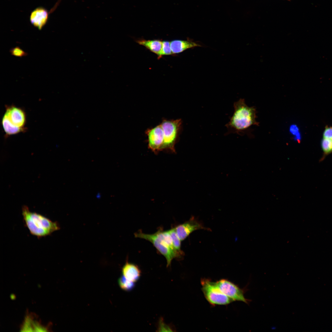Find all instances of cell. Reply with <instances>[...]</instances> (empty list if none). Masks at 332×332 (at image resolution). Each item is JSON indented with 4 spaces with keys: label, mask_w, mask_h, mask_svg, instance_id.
<instances>
[{
    "label": "cell",
    "mask_w": 332,
    "mask_h": 332,
    "mask_svg": "<svg viewBox=\"0 0 332 332\" xmlns=\"http://www.w3.org/2000/svg\"><path fill=\"white\" fill-rule=\"evenodd\" d=\"M145 133L147 136L148 147L155 152L162 150L164 136L160 124L148 129Z\"/></svg>",
    "instance_id": "obj_7"
},
{
    "label": "cell",
    "mask_w": 332,
    "mask_h": 332,
    "mask_svg": "<svg viewBox=\"0 0 332 332\" xmlns=\"http://www.w3.org/2000/svg\"><path fill=\"white\" fill-rule=\"evenodd\" d=\"M170 46L172 54L182 52L189 49L201 46L199 43L190 39L174 40L170 42Z\"/></svg>",
    "instance_id": "obj_11"
},
{
    "label": "cell",
    "mask_w": 332,
    "mask_h": 332,
    "mask_svg": "<svg viewBox=\"0 0 332 332\" xmlns=\"http://www.w3.org/2000/svg\"><path fill=\"white\" fill-rule=\"evenodd\" d=\"M44 7H39L36 8L31 13L30 20L31 23L35 27L41 30L48 22L50 13Z\"/></svg>",
    "instance_id": "obj_10"
},
{
    "label": "cell",
    "mask_w": 332,
    "mask_h": 332,
    "mask_svg": "<svg viewBox=\"0 0 332 332\" xmlns=\"http://www.w3.org/2000/svg\"><path fill=\"white\" fill-rule=\"evenodd\" d=\"M122 275L128 279L134 282L137 281L141 275L138 267L127 261L122 269Z\"/></svg>",
    "instance_id": "obj_12"
},
{
    "label": "cell",
    "mask_w": 332,
    "mask_h": 332,
    "mask_svg": "<svg viewBox=\"0 0 332 332\" xmlns=\"http://www.w3.org/2000/svg\"><path fill=\"white\" fill-rule=\"evenodd\" d=\"M101 197V194L100 192H98L97 194L96 197L98 199H100Z\"/></svg>",
    "instance_id": "obj_22"
},
{
    "label": "cell",
    "mask_w": 332,
    "mask_h": 332,
    "mask_svg": "<svg viewBox=\"0 0 332 332\" xmlns=\"http://www.w3.org/2000/svg\"><path fill=\"white\" fill-rule=\"evenodd\" d=\"M323 138L332 139V127L326 126L323 133Z\"/></svg>",
    "instance_id": "obj_21"
},
{
    "label": "cell",
    "mask_w": 332,
    "mask_h": 332,
    "mask_svg": "<svg viewBox=\"0 0 332 332\" xmlns=\"http://www.w3.org/2000/svg\"><path fill=\"white\" fill-rule=\"evenodd\" d=\"M10 52L12 55L17 57H22L27 55V53L19 46H16L11 48Z\"/></svg>",
    "instance_id": "obj_19"
},
{
    "label": "cell",
    "mask_w": 332,
    "mask_h": 332,
    "mask_svg": "<svg viewBox=\"0 0 332 332\" xmlns=\"http://www.w3.org/2000/svg\"><path fill=\"white\" fill-rule=\"evenodd\" d=\"M2 124L4 130L7 136L16 134L25 130V128H19L14 125L4 115L2 118Z\"/></svg>",
    "instance_id": "obj_14"
},
{
    "label": "cell",
    "mask_w": 332,
    "mask_h": 332,
    "mask_svg": "<svg viewBox=\"0 0 332 332\" xmlns=\"http://www.w3.org/2000/svg\"><path fill=\"white\" fill-rule=\"evenodd\" d=\"M181 119L175 120H163L160 124L164 133V142L162 150H169L175 152V145L181 128Z\"/></svg>",
    "instance_id": "obj_5"
},
{
    "label": "cell",
    "mask_w": 332,
    "mask_h": 332,
    "mask_svg": "<svg viewBox=\"0 0 332 332\" xmlns=\"http://www.w3.org/2000/svg\"><path fill=\"white\" fill-rule=\"evenodd\" d=\"M157 330L158 331H174L171 326L165 324L162 318H161L159 320Z\"/></svg>",
    "instance_id": "obj_20"
},
{
    "label": "cell",
    "mask_w": 332,
    "mask_h": 332,
    "mask_svg": "<svg viewBox=\"0 0 332 332\" xmlns=\"http://www.w3.org/2000/svg\"><path fill=\"white\" fill-rule=\"evenodd\" d=\"M177 234L181 241L185 239L193 231L198 230H209L194 216L188 221L175 227Z\"/></svg>",
    "instance_id": "obj_8"
},
{
    "label": "cell",
    "mask_w": 332,
    "mask_h": 332,
    "mask_svg": "<svg viewBox=\"0 0 332 332\" xmlns=\"http://www.w3.org/2000/svg\"><path fill=\"white\" fill-rule=\"evenodd\" d=\"M321 146L325 155L332 152V139L323 138L321 142Z\"/></svg>",
    "instance_id": "obj_17"
},
{
    "label": "cell",
    "mask_w": 332,
    "mask_h": 332,
    "mask_svg": "<svg viewBox=\"0 0 332 332\" xmlns=\"http://www.w3.org/2000/svg\"><path fill=\"white\" fill-rule=\"evenodd\" d=\"M135 282L126 278L123 275L118 279V283L121 288L125 291H130L135 287Z\"/></svg>",
    "instance_id": "obj_15"
},
{
    "label": "cell",
    "mask_w": 332,
    "mask_h": 332,
    "mask_svg": "<svg viewBox=\"0 0 332 332\" xmlns=\"http://www.w3.org/2000/svg\"><path fill=\"white\" fill-rule=\"evenodd\" d=\"M168 231L171 237L173 245L176 249L180 252H184L181 249V240L178 237L175 227L172 228Z\"/></svg>",
    "instance_id": "obj_16"
},
{
    "label": "cell",
    "mask_w": 332,
    "mask_h": 332,
    "mask_svg": "<svg viewBox=\"0 0 332 332\" xmlns=\"http://www.w3.org/2000/svg\"><path fill=\"white\" fill-rule=\"evenodd\" d=\"M136 42L139 45L144 46L151 51L156 54L160 57L163 42L158 40L140 39L137 40Z\"/></svg>",
    "instance_id": "obj_13"
},
{
    "label": "cell",
    "mask_w": 332,
    "mask_h": 332,
    "mask_svg": "<svg viewBox=\"0 0 332 332\" xmlns=\"http://www.w3.org/2000/svg\"><path fill=\"white\" fill-rule=\"evenodd\" d=\"M22 215L25 226L32 235L38 238L49 235L60 229L57 221H53L41 214L31 211L26 206H22Z\"/></svg>",
    "instance_id": "obj_2"
},
{
    "label": "cell",
    "mask_w": 332,
    "mask_h": 332,
    "mask_svg": "<svg viewBox=\"0 0 332 332\" xmlns=\"http://www.w3.org/2000/svg\"><path fill=\"white\" fill-rule=\"evenodd\" d=\"M234 112L229 122L225 125L227 134L236 133L241 135L253 125H259L256 121V110L254 106L249 107L244 99L234 103Z\"/></svg>",
    "instance_id": "obj_1"
},
{
    "label": "cell",
    "mask_w": 332,
    "mask_h": 332,
    "mask_svg": "<svg viewBox=\"0 0 332 332\" xmlns=\"http://www.w3.org/2000/svg\"><path fill=\"white\" fill-rule=\"evenodd\" d=\"M202 291L205 298L211 305H226L232 301L223 293L215 282L208 279H202L201 280Z\"/></svg>",
    "instance_id": "obj_4"
},
{
    "label": "cell",
    "mask_w": 332,
    "mask_h": 332,
    "mask_svg": "<svg viewBox=\"0 0 332 332\" xmlns=\"http://www.w3.org/2000/svg\"><path fill=\"white\" fill-rule=\"evenodd\" d=\"M134 235L136 237L144 239L151 242L166 258L167 267L170 265L173 259L182 258L184 255V252H180L175 249L171 235L168 231H164L160 229L152 234H146L139 231L135 233Z\"/></svg>",
    "instance_id": "obj_3"
},
{
    "label": "cell",
    "mask_w": 332,
    "mask_h": 332,
    "mask_svg": "<svg viewBox=\"0 0 332 332\" xmlns=\"http://www.w3.org/2000/svg\"><path fill=\"white\" fill-rule=\"evenodd\" d=\"M172 54L170 46V42L168 41L163 42L160 57L163 55Z\"/></svg>",
    "instance_id": "obj_18"
},
{
    "label": "cell",
    "mask_w": 332,
    "mask_h": 332,
    "mask_svg": "<svg viewBox=\"0 0 332 332\" xmlns=\"http://www.w3.org/2000/svg\"><path fill=\"white\" fill-rule=\"evenodd\" d=\"M215 283L221 292L232 302L239 301L249 303V300L245 298L243 290L233 283L225 279H221Z\"/></svg>",
    "instance_id": "obj_6"
},
{
    "label": "cell",
    "mask_w": 332,
    "mask_h": 332,
    "mask_svg": "<svg viewBox=\"0 0 332 332\" xmlns=\"http://www.w3.org/2000/svg\"><path fill=\"white\" fill-rule=\"evenodd\" d=\"M14 125L19 128H25L26 121L25 111L22 109L11 105L7 106L4 115Z\"/></svg>",
    "instance_id": "obj_9"
}]
</instances>
